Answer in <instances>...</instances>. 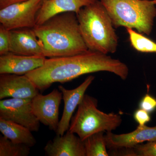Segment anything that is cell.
<instances>
[{
	"label": "cell",
	"mask_w": 156,
	"mask_h": 156,
	"mask_svg": "<svg viewBox=\"0 0 156 156\" xmlns=\"http://www.w3.org/2000/svg\"><path fill=\"white\" fill-rule=\"evenodd\" d=\"M44 0H27L0 9V23L9 30L21 28H33Z\"/></svg>",
	"instance_id": "cell-6"
},
{
	"label": "cell",
	"mask_w": 156,
	"mask_h": 156,
	"mask_svg": "<svg viewBox=\"0 0 156 156\" xmlns=\"http://www.w3.org/2000/svg\"><path fill=\"white\" fill-rule=\"evenodd\" d=\"M10 52L28 56H44V52L33 29L21 28L10 30Z\"/></svg>",
	"instance_id": "cell-13"
},
{
	"label": "cell",
	"mask_w": 156,
	"mask_h": 156,
	"mask_svg": "<svg viewBox=\"0 0 156 156\" xmlns=\"http://www.w3.org/2000/svg\"><path fill=\"white\" fill-rule=\"evenodd\" d=\"M139 108L148 112H154L156 108V99L149 94H146L140 101Z\"/></svg>",
	"instance_id": "cell-22"
},
{
	"label": "cell",
	"mask_w": 156,
	"mask_h": 156,
	"mask_svg": "<svg viewBox=\"0 0 156 156\" xmlns=\"http://www.w3.org/2000/svg\"><path fill=\"white\" fill-rule=\"evenodd\" d=\"M97 107V99L85 94L71 120L69 130L77 134L83 141L95 133L112 132L122 124V120L120 115L106 113Z\"/></svg>",
	"instance_id": "cell-5"
},
{
	"label": "cell",
	"mask_w": 156,
	"mask_h": 156,
	"mask_svg": "<svg viewBox=\"0 0 156 156\" xmlns=\"http://www.w3.org/2000/svg\"><path fill=\"white\" fill-rule=\"evenodd\" d=\"M46 58L44 56H24L9 52L0 56V74L25 75L42 66Z\"/></svg>",
	"instance_id": "cell-14"
},
{
	"label": "cell",
	"mask_w": 156,
	"mask_h": 156,
	"mask_svg": "<svg viewBox=\"0 0 156 156\" xmlns=\"http://www.w3.org/2000/svg\"><path fill=\"white\" fill-rule=\"evenodd\" d=\"M0 131L3 136L16 143L25 144L32 147L37 140L28 128L17 123L0 118Z\"/></svg>",
	"instance_id": "cell-16"
},
{
	"label": "cell",
	"mask_w": 156,
	"mask_h": 156,
	"mask_svg": "<svg viewBox=\"0 0 156 156\" xmlns=\"http://www.w3.org/2000/svg\"><path fill=\"white\" fill-rule=\"evenodd\" d=\"M44 150L46 156H86L83 141L69 130L63 135H56L49 140Z\"/></svg>",
	"instance_id": "cell-12"
},
{
	"label": "cell",
	"mask_w": 156,
	"mask_h": 156,
	"mask_svg": "<svg viewBox=\"0 0 156 156\" xmlns=\"http://www.w3.org/2000/svg\"><path fill=\"white\" fill-rule=\"evenodd\" d=\"M30 148L12 142L5 136L0 137V156H27L30 154Z\"/></svg>",
	"instance_id": "cell-19"
},
{
	"label": "cell",
	"mask_w": 156,
	"mask_h": 156,
	"mask_svg": "<svg viewBox=\"0 0 156 156\" xmlns=\"http://www.w3.org/2000/svg\"><path fill=\"white\" fill-rule=\"evenodd\" d=\"M115 28L125 27L150 35L156 17L153 0H99Z\"/></svg>",
	"instance_id": "cell-4"
},
{
	"label": "cell",
	"mask_w": 156,
	"mask_h": 156,
	"mask_svg": "<svg viewBox=\"0 0 156 156\" xmlns=\"http://www.w3.org/2000/svg\"><path fill=\"white\" fill-rule=\"evenodd\" d=\"M126 29L131 46L134 49L141 53H156V42L134 29Z\"/></svg>",
	"instance_id": "cell-18"
},
{
	"label": "cell",
	"mask_w": 156,
	"mask_h": 156,
	"mask_svg": "<svg viewBox=\"0 0 156 156\" xmlns=\"http://www.w3.org/2000/svg\"><path fill=\"white\" fill-rule=\"evenodd\" d=\"M38 94L39 89L25 75H0L1 100L8 97L32 99Z\"/></svg>",
	"instance_id": "cell-9"
},
{
	"label": "cell",
	"mask_w": 156,
	"mask_h": 156,
	"mask_svg": "<svg viewBox=\"0 0 156 156\" xmlns=\"http://www.w3.org/2000/svg\"><path fill=\"white\" fill-rule=\"evenodd\" d=\"M104 132L92 134L84 140L86 156H108Z\"/></svg>",
	"instance_id": "cell-17"
},
{
	"label": "cell",
	"mask_w": 156,
	"mask_h": 156,
	"mask_svg": "<svg viewBox=\"0 0 156 156\" xmlns=\"http://www.w3.org/2000/svg\"><path fill=\"white\" fill-rule=\"evenodd\" d=\"M27 0H0V9L15 3L21 2Z\"/></svg>",
	"instance_id": "cell-24"
},
{
	"label": "cell",
	"mask_w": 156,
	"mask_h": 156,
	"mask_svg": "<svg viewBox=\"0 0 156 156\" xmlns=\"http://www.w3.org/2000/svg\"><path fill=\"white\" fill-rule=\"evenodd\" d=\"M62 99L59 89H53L46 95L39 94L32 99L34 114L41 123L56 132L59 125V107Z\"/></svg>",
	"instance_id": "cell-8"
},
{
	"label": "cell",
	"mask_w": 156,
	"mask_h": 156,
	"mask_svg": "<svg viewBox=\"0 0 156 156\" xmlns=\"http://www.w3.org/2000/svg\"><path fill=\"white\" fill-rule=\"evenodd\" d=\"M134 118L140 126H145L151 119L149 113L141 108L135 111L134 114Z\"/></svg>",
	"instance_id": "cell-23"
},
{
	"label": "cell",
	"mask_w": 156,
	"mask_h": 156,
	"mask_svg": "<svg viewBox=\"0 0 156 156\" xmlns=\"http://www.w3.org/2000/svg\"><path fill=\"white\" fill-rule=\"evenodd\" d=\"M98 0H44L36 17V25L42 24L50 17L65 12L77 14L82 8Z\"/></svg>",
	"instance_id": "cell-15"
},
{
	"label": "cell",
	"mask_w": 156,
	"mask_h": 156,
	"mask_svg": "<svg viewBox=\"0 0 156 156\" xmlns=\"http://www.w3.org/2000/svg\"><path fill=\"white\" fill-rule=\"evenodd\" d=\"M0 118L22 125L32 132H37L40 129L41 123L33 112L31 99L1 100Z\"/></svg>",
	"instance_id": "cell-7"
},
{
	"label": "cell",
	"mask_w": 156,
	"mask_h": 156,
	"mask_svg": "<svg viewBox=\"0 0 156 156\" xmlns=\"http://www.w3.org/2000/svg\"><path fill=\"white\" fill-rule=\"evenodd\" d=\"M11 37L10 30L1 24L0 26V55L10 52Z\"/></svg>",
	"instance_id": "cell-21"
},
{
	"label": "cell",
	"mask_w": 156,
	"mask_h": 156,
	"mask_svg": "<svg viewBox=\"0 0 156 156\" xmlns=\"http://www.w3.org/2000/svg\"><path fill=\"white\" fill-rule=\"evenodd\" d=\"M153 2L154 3L155 5H156V0H153Z\"/></svg>",
	"instance_id": "cell-25"
},
{
	"label": "cell",
	"mask_w": 156,
	"mask_h": 156,
	"mask_svg": "<svg viewBox=\"0 0 156 156\" xmlns=\"http://www.w3.org/2000/svg\"><path fill=\"white\" fill-rule=\"evenodd\" d=\"M95 78L94 76H89L79 87L73 89H66L61 85L58 86V89L62 94L64 108L56 132V135H63L69 130L74 112L80 103L85 92Z\"/></svg>",
	"instance_id": "cell-10"
},
{
	"label": "cell",
	"mask_w": 156,
	"mask_h": 156,
	"mask_svg": "<svg viewBox=\"0 0 156 156\" xmlns=\"http://www.w3.org/2000/svg\"><path fill=\"white\" fill-rule=\"evenodd\" d=\"M108 72L126 80L129 74L127 65L108 54L88 50L72 55L46 58L41 67L25 75L39 91H44L54 83H67L83 75Z\"/></svg>",
	"instance_id": "cell-1"
},
{
	"label": "cell",
	"mask_w": 156,
	"mask_h": 156,
	"mask_svg": "<svg viewBox=\"0 0 156 156\" xmlns=\"http://www.w3.org/2000/svg\"><path fill=\"white\" fill-rule=\"evenodd\" d=\"M105 138L108 148L115 151L128 148L144 142L156 140V126H138L134 131L126 134L107 132Z\"/></svg>",
	"instance_id": "cell-11"
},
{
	"label": "cell",
	"mask_w": 156,
	"mask_h": 156,
	"mask_svg": "<svg viewBox=\"0 0 156 156\" xmlns=\"http://www.w3.org/2000/svg\"><path fill=\"white\" fill-rule=\"evenodd\" d=\"M76 14L88 50L106 54L116 52L119 37L107 11L99 0L82 8Z\"/></svg>",
	"instance_id": "cell-3"
},
{
	"label": "cell",
	"mask_w": 156,
	"mask_h": 156,
	"mask_svg": "<svg viewBox=\"0 0 156 156\" xmlns=\"http://www.w3.org/2000/svg\"><path fill=\"white\" fill-rule=\"evenodd\" d=\"M122 151L121 155L126 156H156V140L146 144H139L128 148L118 150ZM116 151V150H115Z\"/></svg>",
	"instance_id": "cell-20"
},
{
	"label": "cell",
	"mask_w": 156,
	"mask_h": 156,
	"mask_svg": "<svg viewBox=\"0 0 156 156\" xmlns=\"http://www.w3.org/2000/svg\"><path fill=\"white\" fill-rule=\"evenodd\" d=\"M33 29L45 57L72 56L89 50L81 34L75 12L56 14Z\"/></svg>",
	"instance_id": "cell-2"
}]
</instances>
